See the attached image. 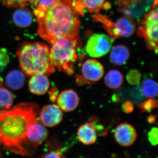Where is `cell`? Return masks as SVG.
Masks as SVG:
<instances>
[{
	"mask_svg": "<svg viewBox=\"0 0 158 158\" xmlns=\"http://www.w3.org/2000/svg\"><path fill=\"white\" fill-rule=\"evenodd\" d=\"M123 82V77L120 72L111 70L105 77V85L111 89H116L120 87Z\"/></svg>",
	"mask_w": 158,
	"mask_h": 158,
	"instance_id": "cell-19",
	"label": "cell"
},
{
	"mask_svg": "<svg viewBox=\"0 0 158 158\" xmlns=\"http://www.w3.org/2000/svg\"><path fill=\"white\" fill-rule=\"evenodd\" d=\"M14 98L13 94L9 90L0 87V109L9 110L13 103Z\"/></svg>",
	"mask_w": 158,
	"mask_h": 158,
	"instance_id": "cell-22",
	"label": "cell"
},
{
	"mask_svg": "<svg viewBox=\"0 0 158 158\" xmlns=\"http://www.w3.org/2000/svg\"><path fill=\"white\" fill-rule=\"evenodd\" d=\"M51 45V58L55 67L68 74L73 73L77 59V49L81 46L80 38H59Z\"/></svg>",
	"mask_w": 158,
	"mask_h": 158,
	"instance_id": "cell-4",
	"label": "cell"
},
{
	"mask_svg": "<svg viewBox=\"0 0 158 158\" xmlns=\"http://www.w3.org/2000/svg\"><path fill=\"white\" fill-rule=\"evenodd\" d=\"M113 40L104 34H95L90 36L86 46V50L90 56L99 58L109 52Z\"/></svg>",
	"mask_w": 158,
	"mask_h": 158,
	"instance_id": "cell-7",
	"label": "cell"
},
{
	"mask_svg": "<svg viewBox=\"0 0 158 158\" xmlns=\"http://www.w3.org/2000/svg\"><path fill=\"white\" fill-rule=\"evenodd\" d=\"M114 138L119 145L129 147L136 141L137 133L132 125L129 123H123L116 127L114 132Z\"/></svg>",
	"mask_w": 158,
	"mask_h": 158,
	"instance_id": "cell-8",
	"label": "cell"
},
{
	"mask_svg": "<svg viewBox=\"0 0 158 158\" xmlns=\"http://www.w3.org/2000/svg\"><path fill=\"white\" fill-rule=\"evenodd\" d=\"M82 73L86 80L98 81L103 76L104 69L101 63L95 59H88L82 65Z\"/></svg>",
	"mask_w": 158,
	"mask_h": 158,
	"instance_id": "cell-10",
	"label": "cell"
},
{
	"mask_svg": "<svg viewBox=\"0 0 158 158\" xmlns=\"http://www.w3.org/2000/svg\"><path fill=\"white\" fill-rule=\"evenodd\" d=\"M123 110L127 113H131L133 111L134 107L133 105L130 102H127L123 105Z\"/></svg>",
	"mask_w": 158,
	"mask_h": 158,
	"instance_id": "cell-30",
	"label": "cell"
},
{
	"mask_svg": "<svg viewBox=\"0 0 158 158\" xmlns=\"http://www.w3.org/2000/svg\"><path fill=\"white\" fill-rule=\"evenodd\" d=\"M59 0H35L34 5V13L37 19L40 18L43 16L46 11L52 7Z\"/></svg>",
	"mask_w": 158,
	"mask_h": 158,
	"instance_id": "cell-20",
	"label": "cell"
},
{
	"mask_svg": "<svg viewBox=\"0 0 158 158\" xmlns=\"http://www.w3.org/2000/svg\"><path fill=\"white\" fill-rule=\"evenodd\" d=\"M50 82L46 75L37 74L31 76L29 81V88L31 93L37 95L45 94L48 90Z\"/></svg>",
	"mask_w": 158,
	"mask_h": 158,
	"instance_id": "cell-13",
	"label": "cell"
},
{
	"mask_svg": "<svg viewBox=\"0 0 158 158\" xmlns=\"http://www.w3.org/2000/svg\"><path fill=\"white\" fill-rule=\"evenodd\" d=\"M106 0H73L74 6L80 15H84V10L98 13L102 8Z\"/></svg>",
	"mask_w": 158,
	"mask_h": 158,
	"instance_id": "cell-15",
	"label": "cell"
},
{
	"mask_svg": "<svg viewBox=\"0 0 158 158\" xmlns=\"http://www.w3.org/2000/svg\"><path fill=\"white\" fill-rule=\"evenodd\" d=\"M43 124L48 127H53L59 124L62 120V110L56 105H48L43 108L40 114Z\"/></svg>",
	"mask_w": 158,
	"mask_h": 158,
	"instance_id": "cell-9",
	"label": "cell"
},
{
	"mask_svg": "<svg viewBox=\"0 0 158 158\" xmlns=\"http://www.w3.org/2000/svg\"><path fill=\"white\" fill-rule=\"evenodd\" d=\"M77 135L79 141L85 145L94 144L97 138L95 127L89 123L81 126L78 130Z\"/></svg>",
	"mask_w": 158,
	"mask_h": 158,
	"instance_id": "cell-14",
	"label": "cell"
},
{
	"mask_svg": "<svg viewBox=\"0 0 158 158\" xmlns=\"http://www.w3.org/2000/svg\"><path fill=\"white\" fill-rule=\"evenodd\" d=\"M158 0H155L153 8L144 17L138 35L144 37L148 47L157 53L158 40Z\"/></svg>",
	"mask_w": 158,
	"mask_h": 158,
	"instance_id": "cell-6",
	"label": "cell"
},
{
	"mask_svg": "<svg viewBox=\"0 0 158 158\" xmlns=\"http://www.w3.org/2000/svg\"><path fill=\"white\" fill-rule=\"evenodd\" d=\"M141 75L140 72L137 70L130 71L127 76V80L130 84L136 85L139 84L141 80Z\"/></svg>",
	"mask_w": 158,
	"mask_h": 158,
	"instance_id": "cell-24",
	"label": "cell"
},
{
	"mask_svg": "<svg viewBox=\"0 0 158 158\" xmlns=\"http://www.w3.org/2000/svg\"><path fill=\"white\" fill-rule=\"evenodd\" d=\"M38 110L36 104L23 102L0 111V144L5 149L20 155L31 156L24 145L29 127L37 121Z\"/></svg>",
	"mask_w": 158,
	"mask_h": 158,
	"instance_id": "cell-1",
	"label": "cell"
},
{
	"mask_svg": "<svg viewBox=\"0 0 158 158\" xmlns=\"http://www.w3.org/2000/svg\"><path fill=\"white\" fill-rule=\"evenodd\" d=\"M2 78L0 77V86H1V85H2Z\"/></svg>",
	"mask_w": 158,
	"mask_h": 158,
	"instance_id": "cell-31",
	"label": "cell"
},
{
	"mask_svg": "<svg viewBox=\"0 0 158 158\" xmlns=\"http://www.w3.org/2000/svg\"><path fill=\"white\" fill-rule=\"evenodd\" d=\"M39 158H62V155L58 151L46 153L41 156Z\"/></svg>",
	"mask_w": 158,
	"mask_h": 158,
	"instance_id": "cell-27",
	"label": "cell"
},
{
	"mask_svg": "<svg viewBox=\"0 0 158 158\" xmlns=\"http://www.w3.org/2000/svg\"><path fill=\"white\" fill-rule=\"evenodd\" d=\"M17 55L20 68L27 76L37 74L49 76L54 73L55 67L51 59L50 48L45 44L23 43Z\"/></svg>",
	"mask_w": 158,
	"mask_h": 158,
	"instance_id": "cell-3",
	"label": "cell"
},
{
	"mask_svg": "<svg viewBox=\"0 0 158 158\" xmlns=\"http://www.w3.org/2000/svg\"><path fill=\"white\" fill-rule=\"evenodd\" d=\"M79 15L72 0H59L37 19V33L51 44L59 38H79Z\"/></svg>",
	"mask_w": 158,
	"mask_h": 158,
	"instance_id": "cell-2",
	"label": "cell"
},
{
	"mask_svg": "<svg viewBox=\"0 0 158 158\" xmlns=\"http://www.w3.org/2000/svg\"><path fill=\"white\" fill-rule=\"evenodd\" d=\"M49 98L51 101L55 102L56 100L58 97V90L56 88H51L49 91Z\"/></svg>",
	"mask_w": 158,
	"mask_h": 158,
	"instance_id": "cell-29",
	"label": "cell"
},
{
	"mask_svg": "<svg viewBox=\"0 0 158 158\" xmlns=\"http://www.w3.org/2000/svg\"></svg>",
	"mask_w": 158,
	"mask_h": 158,
	"instance_id": "cell-33",
	"label": "cell"
},
{
	"mask_svg": "<svg viewBox=\"0 0 158 158\" xmlns=\"http://www.w3.org/2000/svg\"><path fill=\"white\" fill-rule=\"evenodd\" d=\"M142 91L147 98H152L156 97L158 94V85L155 81L150 78H146L141 83Z\"/></svg>",
	"mask_w": 158,
	"mask_h": 158,
	"instance_id": "cell-21",
	"label": "cell"
},
{
	"mask_svg": "<svg viewBox=\"0 0 158 158\" xmlns=\"http://www.w3.org/2000/svg\"><path fill=\"white\" fill-rule=\"evenodd\" d=\"M48 132L43 125L35 122L30 125L27 134V144L31 143L37 148L42 144L48 137Z\"/></svg>",
	"mask_w": 158,
	"mask_h": 158,
	"instance_id": "cell-11",
	"label": "cell"
},
{
	"mask_svg": "<svg viewBox=\"0 0 158 158\" xmlns=\"http://www.w3.org/2000/svg\"><path fill=\"white\" fill-rule=\"evenodd\" d=\"M9 61V57L6 51L4 49H1L0 50V65L1 66H6Z\"/></svg>",
	"mask_w": 158,
	"mask_h": 158,
	"instance_id": "cell-26",
	"label": "cell"
},
{
	"mask_svg": "<svg viewBox=\"0 0 158 158\" xmlns=\"http://www.w3.org/2000/svg\"><path fill=\"white\" fill-rule=\"evenodd\" d=\"M57 104L61 110L68 112L75 110L79 103L78 95L72 90H66L59 94L57 98Z\"/></svg>",
	"mask_w": 158,
	"mask_h": 158,
	"instance_id": "cell-12",
	"label": "cell"
},
{
	"mask_svg": "<svg viewBox=\"0 0 158 158\" xmlns=\"http://www.w3.org/2000/svg\"><path fill=\"white\" fill-rule=\"evenodd\" d=\"M120 6L129 7L138 2L139 0H116Z\"/></svg>",
	"mask_w": 158,
	"mask_h": 158,
	"instance_id": "cell-28",
	"label": "cell"
},
{
	"mask_svg": "<svg viewBox=\"0 0 158 158\" xmlns=\"http://www.w3.org/2000/svg\"><path fill=\"white\" fill-rule=\"evenodd\" d=\"M0 157H1V151H0Z\"/></svg>",
	"mask_w": 158,
	"mask_h": 158,
	"instance_id": "cell-32",
	"label": "cell"
},
{
	"mask_svg": "<svg viewBox=\"0 0 158 158\" xmlns=\"http://www.w3.org/2000/svg\"><path fill=\"white\" fill-rule=\"evenodd\" d=\"M92 17L101 23L113 40L119 37H130L136 30V23L134 19L130 17H121L114 23L101 15H93Z\"/></svg>",
	"mask_w": 158,
	"mask_h": 158,
	"instance_id": "cell-5",
	"label": "cell"
},
{
	"mask_svg": "<svg viewBox=\"0 0 158 158\" xmlns=\"http://www.w3.org/2000/svg\"><path fill=\"white\" fill-rule=\"evenodd\" d=\"M25 81L24 74L23 72L20 70L11 71L6 76V85L12 90H17L22 88Z\"/></svg>",
	"mask_w": 158,
	"mask_h": 158,
	"instance_id": "cell-18",
	"label": "cell"
},
{
	"mask_svg": "<svg viewBox=\"0 0 158 158\" xmlns=\"http://www.w3.org/2000/svg\"><path fill=\"white\" fill-rule=\"evenodd\" d=\"M4 6L8 7H24L33 5L35 0H0Z\"/></svg>",
	"mask_w": 158,
	"mask_h": 158,
	"instance_id": "cell-23",
	"label": "cell"
},
{
	"mask_svg": "<svg viewBox=\"0 0 158 158\" xmlns=\"http://www.w3.org/2000/svg\"><path fill=\"white\" fill-rule=\"evenodd\" d=\"M14 23L21 28L27 27L32 23L33 15L31 11L26 8H19L15 10L12 16Z\"/></svg>",
	"mask_w": 158,
	"mask_h": 158,
	"instance_id": "cell-17",
	"label": "cell"
},
{
	"mask_svg": "<svg viewBox=\"0 0 158 158\" xmlns=\"http://www.w3.org/2000/svg\"><path fill=\"white\" fill-rule=\"evenodd\" d=\"M130 56L128 48L123 45L113 47L110 54V60L114 65H124L127 62Z\"/></svg>",
	"mask_w": 158,
	"mask_h": 158,
	"instance_id": "cell-16",
	"label": "cell"
},
{
	"mask_svg": "<svg viewBox=\"0 0 158 158\" xmlns=\"http://www.w3.org/2000/svg\"><path fill=\"white\" fill-rule=\"evenodd\" d=\"M158 130L157 127H153L148 133V140L151 144L155 146L158 144Z\"/></svg>",
	"mask_w": 158,
	"mask_h": 158,
	"instance_id": "cell-25",
	"label": "cell"
}]
</instances>
